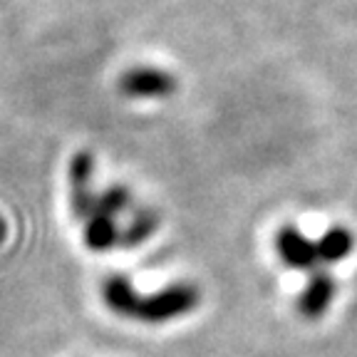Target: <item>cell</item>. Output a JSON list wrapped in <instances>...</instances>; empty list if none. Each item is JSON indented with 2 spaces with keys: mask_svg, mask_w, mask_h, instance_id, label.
Returning a JSON list of instances; mask_svg holds the SVG:
<instances>
[{
  "mask_svg": "<svg viewBox=\"0 0 357 357\" xmlns=\"http://www.w3.org/2000/svg\"><path fill=\"white\" fill-rule=\"evenodd\" d=\"M278 251L288 266H296V268H310L312 263L318 261V243H310L296 229L280 231Z\"/></svg>",
  "mask_w": 357,
  "mask_h": 357,
  "instance_id": "6da1fadb",
  "label": "cell"
},
{
  "mask_svg": "<svg viewBox=\"0 0 357 357\" xmlns=\"http://www.w3.org/2000/svg\"><path fill=\"white\" fill-rule=\"evenodd\" d=\"M172 87V77L164 73H156V70H134L124 77V89L129 95H164Z\"/></svg>",
  "mask_w": 357,
  "mask_h": 357,
  "instance_id": "7a4b0ae2",
  "label": "cell"
},
{
  "mask_svg": "<svg viewBox=\"0 0 357 357\" xmlns=\"http://www.w3.org/2000/svg\"><path fill=\"white\" fill-rule=\"evenodd\" d=\"M333 293H335V283L330 280V275L320 273L310 280L307 290L303 293V301H301V310L305 315H320V312L328 307V303L333 301Z\"/></svg>",
  "mask_w": 357,
  "mask_h": 357,
  "instance_id": "3957f363",
  "label": "cell"
},
{
  "mask_svg": "<svg viewBox=\"0 0 357 357\" xmlns=\"http://www.w3.org/2000/svg\"><path fill=\"white\" fill-rule=\"evenodd\" d=\"M352 251V236L345 229H333L318 243V256L325 261H342Z\"/></svg>",
  "mask_w": 357,
  "mask_h": 357,
  "instance_id": "277c9868",
  "label": "cell"
}]
</instances>
